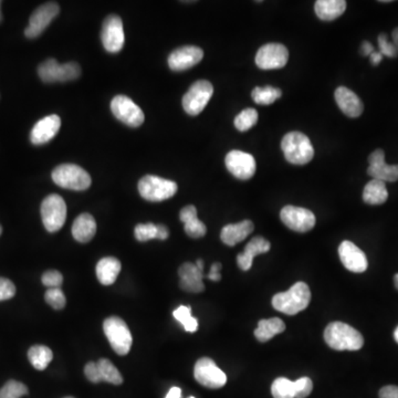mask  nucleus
<instances>
[{
  "label": "nucleus",
  "mask_w": 398,
  "mask_h": 398,
  "mask_svg": "<svg viewBox=\"0 0 398 398\" xmlns=\"http://www.w3.org/2000/svg\"><path fill=\"white\" fill-rule=\"evenodd\" d=\"M324 340L336 351H358L364 345L361 333L343 322L329 323L324 329Z\"/></svg>",
  "instance_id": "obj_1"
},
{
  "label": "nucleus",
  "mask_w": 398,
  "mask_h": 398,
  "mask_svg": "<svg viewBox=\"0 0 398 398\" xmlns=\"http://www.w3.org/2000/svg\"><path fill=\"white\" fill-rule=\"evenodd\" d=\"M97 232V223L90 214H82L75 219L72 226V235L81 244H86L92 240Z\"/></svg>",
  "instance_id": "obj_26"
},
{
  "label": "nucleus",
  "mask_w": 398,
  "mask_h": 398,
  "mask_svg": "<svg viewBox=\"0 0 398 398\" xmlns=\"http://www.w3.org/2000/svg\"><path fill=\"white\" fill-rule=\"evenodd\" d=\"M388 192L386 184L378 179H372L364 188L363 201L369 205H382L387 201Z\"/></svg>",
  "instance_id": "obj_30"
},
{
  "label": "nucleus",
  "mask_w": 398,
  "mask_h": 398,
  "mask_svg": "<svg viewBox=\"0 0 398 398\" xmlns=\"http://www.w3.org/2000/svg\"><path fill=\"white\" fill-rule=\"evenodd\" d=\"M289 60V51L281 43H266L256 55V64L262 70L281 69Z\"/></svg>",
  "instance_id": "obj_13"
},
{
  "label": "nucleus",
  "mask_w": 398,
  "mask_h": 398,
  "mask_svg": "<svg viewBox=\"0 0 398 398\" xmlns=\"http://www.w3.org/2000/svg\"><path fill=\"white\" fill-rule=\"evenodd\" d=\"M28 358L36 370L43 371L51 363L53 353L49 347L45 345H35L29 349Z\"/></svg>",
  "instance_id": "obj_31"
},
{
  "label": "nucleus",
  "mask_w": 398,
  "mask_h": 398,
  "mask_svg": "<svg viewBox=\"0 0 398 398\" xmlns=\"http://www.w3.org/2000/svg\"><path fill=\"white\" fill-rule=\"evenodd\" d=\"M52 179L58 186L71 190H86L91 186V176L75 164H61L53 169Z\"/></svg>",
  "instance_id": "obj_4"
},
{
  "label": "nucleus",
  "mask_w": 398,
  "mask_h": 398,
  "mask_svg": "<svg viewBox=\"0 0 398 398\" xmlns=\"http://www.w3.org/2000/svg\"><path fill=\"white\" fill-rule=\"evenodd\" d=\"M226 167L236 178L241 181H248L255 175L257 164L249 153L242 151H232L226 156Z\"/></svg>",
  "instance_id": "obj_16"
},
{
  "label": "nucleus",
  "mask_w": 398,
  "mask_h": 398,
  "mask_svg": "<svg viewBox=\"0 0 398 398\" xmlns=\"http://www.w3.org/2000/svg\"><path fill=\"white\" fill-rule=\"evenodd\" d=\"M158 225L152 224H140L135 227V238L140 242L158 239Z\"/></svg>",
  "instance_id": "obj_38"
},
{
  "label": "nucleus",
  "mask_w": 398,
  "mask_h": 398,
  "mask_svg": "<svg viewBox=\"0 0 398 398\" xmlns=\"http://www.w3.org/2000/svg\"><path fill=\"white\" fill-rule=\"evenodd\" d=\"M121 266L120 261L113 257H106L101 259L95 268V273L98 277L99 281L104 286H111L114 284L120 273Z\"/></svg>",
  "instance_id": "obj_28"
},
{
  "label": "nucleus",
  "mask_w": 398,
  "mask_h": 398,
  "mask_svg": "<svg viewBox=\"0 0 398 398\" xmlns=\"http://www.w3.org/2000/svg\"><path fill=\"white\" fill-rule=\"evenodd\" d=\"M43 226L49 232H57L62 228L66 219V205L61 196L52 194L41 203Z\"/></svg>",
  "instance_id": "obj_8"
},
{
  "label": "nucleus",
  "mask_w": 398,
  "mask_h": 398,
  "mask_svg": "<svg viewBox=\"0 0 398 398\" xmlns=\"http://www.w3.org/2000/svg\"><path fill=\"white\" fill-rule=\"evenodd\" d=\"M84 374H86V378H88L91 383L98 384V383L102 382L98 364L95 363V362H90V363L86 364V367H84Z\"/></svg>",
  "instance_id": "obj_44"
},
{
  "label": "nucleus",
  "mask_w": 398,
  "mask_h": 398,
  "mask_svg": "<svg viewBox=\"0 0 398 398\" xmlns=\"http://www.w3.org/2000/svg\"><path fill=\"white\" fill-rule=\"evenodd\" d=\"M258 112L255 109H245L236 116L235 126L236 129L240 132H246L248 129H251L258 122Z\"/></svg>",
  "instance_id": "obj_35"
},
{
  "label": "nucleus",
  "mask_w": 398,
  "mask_h": 398,
  "mask_svg": "<svg viewBox=\"0 0 398 398\" xmlns=\"http://www.w3.org/2000/svg\"><path fill=\"white\" fill-rule=\"evenodd\" d=\"M0 8H1V1H0ZM3 21V14H1V9H0V21Z\"/></svg>",
  "instance_id": "obj_56"
},
{
  "label": "nucleus",
  "mask_w": 398,
  "mask_h": 398,
  "mask_svg": "<svg viewBox=\"0 0 398 398\" xmlns=\"http://www.w3.org/2000/svg\"><path fill=\"white\" fill-rule=\"evenodd\" d=\"M158 239L160 240H165L169 236V229L164 225H158Z\"/></svg>",
  "instance_id": "obj_47"
},
{
  "label": "nucleus",
  "mask_w": 398,
  "mask_h": 398,
  "mask_svg": "<svg viewBox=\"0 0 398 398\" xmlns=\"http://www.w3.org/2000/svg\"><path fill=\"white\" fill-rule=\"evenodd\" d=\"M45 299H46L47 303L49 304L50 307L53 308V309L61 310L66 307V295L60 288L47 290Z\"/></svg>",
  "instance_id": "obj_39"
},
{
  "label": "nucleus",
  "mask_w": 398,
  "mask_h": 398,
  "mask_svg": "<svg viewBox=\"0 0 398 398\" xmlns=\"http://www.w3.org/2000/svg\"><path fill=\"white\" fill-rule=\"evenodd\" d=\"M255 229L252 221H244L238 224L227 225L221 230V238L227 246L234 247L244 241Z\"/></svg>",
  "instance_id": "obj_24"
},
{
  "label": "nucleus",
  "mask_w": 398,
  "mask_h": 398,
  "mask_svg": "<svg viewBox=\"0 0 398 398\" xmlns=\"http://www.w3.org/2000/svg\"><path fill=\"white\" fill-rule=\"evenodd\" d=\"M221 269V264L219 262H215L212 264V268H210V273H219Z\"/></svg>",
  "instance_id": "obj_50"
},
{
  "label": "nucleus",
  "mask_w": 398,
  "mask_h": 398,
  "mask_svg": "<svg viewBox=\"0 0 398 398\" xmlns=\"http://www.w3.org/2000/svg\"><path fill=\"white\" fill-rule=\"evenodd\" d=\"M59 12H60V7L57 3H47L38 7L29 19V25L25 30V36L29 39L39 37L46 30L47 27L49 26L51 21L57 17Z\"/></svg>",
  "instance_id": "obj_14"
},
{
  "label": "nucleus",
  "mask_w": 398,
  "mask_h": 398,
  "mask_svg": "<svg viewBox=\"0 0 398 398\" xmlns=\"http://www.w3.org/2000/svg\"><path fill=\"white\" fill-rule=\"evenodd\" d=\"M281 149L284 158L289 163L295 165H306L312 161L314 156L311 140L307 135L301 132H290L282 138Z\"/></svg>",
  "instance_id": "obj_3"
},
{
  "label": "nucleus",
  "mask_w": 398,
  "mask_h": 398,
  "mask_svg": "<svg viewBox=\"0 0 398 398\" xmlns=\"http://www.w3.org/2000/svg\"><path fill=\"white\" fill-rule=\"evenodd\" d=\"M178 275H179V286L184 291L190 293H203L205 290L203 286V271L198 269L196 264H190V262H185L179 266L178 270Z\"/></svg>",
  "instance_id": "obj_21"
},
{
  "label": "nucleus",
  "mask_w": 398,
  "mask_h": 398,
  "mask_svg": "<svg viewBox=\"0 0 398 398\" xmlns=\"http://www.w3.org/2000/svg\"><path fill=\"white\" fill-rule=\"evenodd\" d=\"M177 189L175 182L154 175H147L138 182L140 195L149 201H166L177 192Z\"/></svg>",
  "instance_id": "obj_6"
},
{
  "label": "nucleus",
  "mask_w": 398,
  "mask_h": 398,
  "mask_svg": "<svg viewBox=\"0 0 398 398\" xmlns=\"http://www.w3.org/2000/svg\"><path fill=\"white\" fill-rule=\"evenodd\" d=\"M16 295V286L9 279L0 278V301L9 300Z\"/></svg>",
  "instance_id": "obj_43"
},
{
  "label": "nucleus",
  "mask_w": 398,
  "mask_h": 398,
  "mask_svg": "<svg viewBox=\"0 0 398 398\" xmlns=\"http://www.w3.org/2000/svg\"><path fill=\"white\" fill-rule=\"evenodd\" d=\"M63 282V277L57 270H49L43 273L42 284L43 286H48L49 289L53 288H60Z\"/></svg>",
  "instance_id": "obj_42"
},
{
  "label": "nucleus",
  "mask_w": 398,
  "mask_h": 398,
  "mask_svg": "<svg viewBox=\"0 0 398 398\" xmlns=\"http://www.w3.org/2000/svg\"><path fill=\"white\" fill-rule=\"evenodd\" d=\"M38 75L45 84L68 82L80 77L81 68L77 63L66 62L59 64L53 58L41 63L38 68Z\"/></svg>",
  "instance_id": "obj_5"
},
{
  "label": "nucleus",
  "mask_w": 398,
  "mask_h": 398,
  "mask_svg": "<svg viewBox=\"0 0 398 398\" xmlns=\"http://www.w3.org/2000/svg\"><path fill=\"white\" fill-rule=\"evenodd\" d=\"M380 398H398V386L388 385L380 390Z\"/></svg>",
  "instance_id": "obj_45"
},
{
  "label": "nucleus",
  "mask_w": 398,
  "mask_h": 398,
  "mask_svg": "<svg viewBox=\"0 0 398 398\" xmlns=\"http://www.w3.org/2000/svg\"><path fill=\"white\" fill-rule=\"evenodd\" d=\"M394 338H395V341L398 343V327L395 329V332H394Z\"/></svg>",
  "instance_id": "obj_55"
},
{
  "label": "nucleus",
  "mask_w": 398,
  "mask_h": 398,
  "mask_svg": "<svg viewBox=\"0 0 398 398\" xmlns=\"http://www.w3.org/2000/svg\"><path fill=\"white\" fill-rule=\"evenodd\" d=\"M375 51L374 50V47H373L372 43L369 42V41H363L361 46V53L363 55H371L373 52Z\"/></svg>",
  "instance_id": "obj_46"
},
{
  "label": "nucleus",
  "mask_w": 398,
  "mask_h": 398,
  "mask_svg": "<svg viewBox=\"0 0 398 398\" xmlns=\"http://www.w3.org/2000/svg\"><path fill=\"white\" fill-rule=\"evenodd\" d=\"M182 390L179 387H172L165 398H181Z\"/></svg>",
  "instance_id": "obj_49"
},
{
  "label": "nucleus",
  "mask_w": 398,
  "mask_h": 398,
  "mask_svg": "<svg viewBox=\"0 0 398 398\" xmlns=\"http://www.w3.org/2000/svg\"><path fill=\"white\" fill-rule=\"evenodd\" d=\"M282 223L297 232H307L315 226V216L311 210L302 207L286 206L280 212Z\"/></svg>",
  "instance_id": "obj_15"
},
{
  "label": "nucleus",
  "mask_w": 398,
  "mask_h": 398,
  "mask_svg": "<svg viewBox=\"0 0 398 398\" xmlns=\"http://www.w3.org/2000/svg\"><path fill=\"white\" fill-rule=\"evenodd\" d=\"M60 127L61 119L58 115L52 114L41 119L32 127L30 140L34 145L48 143L58 134Z\"/></svg>",
  "instance_id": "obj_20"
},
{
  "label": "nucleus",
  "mask_w": 398,
  "mask_h": 398,
  "mask_svg": "<svg viewBox=\"0 0 398 398\" xmlns=\"http://www.w3.org/2000/svg\"><path fill=\"white\" fill-rule=\"evenodd\" d=\"M393 43L398 48V28L394 29L392 34Z\"/></svg>",
  "instance_id": "obj_52"
},
{
  "label": "nucleus",
  "mask_w": 398,
  "mask_h": 398,
  "mask_svg": "<svg viewBox=\"0 0 398 398\" xmlns=\"http://www.w3.org/2000/svg\"><path fill=\"white\" fill-rule=\"evenodd\" d=\"M284 329H286V324L281 319L261 320L259 321L258 327L255 331V336L259 342H266L277 334L284 332Z\"/></svg>",
  "instance_id": "obj_29"
},
{
  "label": "nucleus",
  "mask_w": 398,
  "mask_h": 398,
  "mask_svg": "<svg viewBox=\"0 0 398 398\" xmlns=\"http://www.w3.org/2000/svg\"><path fill=\"white\" fill-rule=\"evenodd\" d=\"M394 284H395L396 289L398 290V273L394 277Z\"/></svg>",
  "instance_id": "obj_54"
},
{
  "label": "nucleus",
  "mask_w": 398,
  "mask_h": 398,
  "mask_svg": "<svg viewBox=\"0 0 398 398\" xmlns=\"http://www.w3.org/2000/svg\"><path fill=\"white\" fill-rule=\"evenodd\" d=\"M336 104L349 118H358L363 113L364 105L361 99L345 86H340L334 93Z\"/></svg>",
  "instance_id": "obj_22"
},
{
  "label": "nucleus",
  "mask_w": 398,
  "mask_h": 398,
  "mask_svg": "<svg viewBox=\"0 0 398 398\" xmlns=\"http://www.w3.org/2000/svg\"><path fill=\"white\" fill-rule=\"evenodd\" d=\"M103 331L115 353L119 356H126L129 352L133 343L132 333L122 319L118 316L106 319Z\"/></svg>",
  "instance_id": "obj_7"
},
{
  "label": "nucleus",
  "mask_w": 398,
  "mask_h": 398,
  "mask_svg": "<svg viewBox=\"0 0 398 398\" xmlns=\"http://www.w3.org/2000/svg\"><path fill=\"white\" fill-rule=\"evenodd\" d=\"M64 398H75V397H72V396H68V397H64Z\"/></svg>",
  "instance_id": "obj_58"
},
{
  "label": "nucleus",
  "mask_w": 398,
  "mask_h": 398,
  "mask_svg": "<svg viewBox=\"0 0 398 398\" xmlns=\"http://www.w3.org/2000/svg\"><path fill=\"white\" fill-rule=\"evenodd\" d=\"M214 95V86L210 81L199 80L189 88L183 98V108L189 115L203 112Z\"/></svg>",
  "instance_id": "obj_9"
},
{
  "label": "nucleus",
  "mask_w": 398,
  "mask_h": 398,
  "mask_svg": "<svg viewBox=\"0 0 398 398\" xmlns=\"http://www.w3.org/2000/svg\"><path fill=\"white\" fill-rule=\"evenodd\" d=\"M311 301V291L304 282H297L286 293H278L273 298V307L288 315L298 314L307 309Z\"/></svg>",
  "instance_id": "obj_2"
},
{
  "label": "nucleus",
  "mask_w": 398,
  "mask_h": 398,
  "mask_svg": "<svg viewBox=\"0 0 398 398\" xmlns=\"http://www.w3.org/2000/svg\"><path fill=\"white\" fill-rule=\"evenodd\" d=\"M281 95H282V91L280 89L270 86H264V88L257 86L251 92L252 100L260 105L273 104L275 101L281 98Z\"/></svg>",
  "instance_id": "obj_32"
},
{
  "label": "nucleus",
  "mask_w": 398,
  "mask_h": 398,
  "mask_svg": "<svg viewBox=\"0 0 398 398\" xmlns=\"http://www.w3.org/2000/svg\"><path fill=\"white\" fill-rule=\"evenodd\" d=\"M179 218L185 225L184 229L189 237L201 238L206 235V226L198 219L197 210L195 206L189 205V206L184 207L179 212Z\"/></svg>",
  "instance_id": "obj_25"
},
{
  "label": "nucleus",
  "mask_w": 398,
  "mask_h": 398,
  "mask_svg": "<svg viewBox=\"0 0 398 398\" xmlns=\"http://www.w3.org/2000/svg\"><path fill=\"white\" fill-rule=\"evenodd\" d=\"M207 278L212 281H219L221 279V273H208Z\"/></svg>",
  "instance_id": "obj_51"
},
{
  "label": "nucleus",
  "mask_w": 398,
  "mask_h": 398,
  "mask_svg": "<svg viewBox=\"0 0 398 398\" xmlns=\"http://www.w3.org/2000/svg\"><path fill=\"white\" fill-rule=\"evenodd\" d=\"M195 264L198 269L201 270V271H203V261L201 260V259H198L197 262H196Z\"/></svg>",
  "instance_id": "obj_53"
},
{
  "label": "nucleus",
  "mask_w": 398,
  "mask_h": 398,
  "mask_svg": "<svg viewBox=\"0 0 398 398\" xmlns=\"http://www.w3.org/2000/svg\"><path fill=\"white\" fill-rule=\"evenodd\" d=\"M378 47L383 57L385 55V57L395 58L398 55L397 47L388 40L386 34H381L378 36Z\"/></svg>",
  "instance_id": "obj_41"
},
{
  "label": "nucleus",
  "mask_w": 398,
  "mask_h": 398,
  "mask_svg": "<svg viewBox=\"0 0 398 398\" xmlns=\"http://www.w3.org/2000/svg\"><path fill=\"white\" fill-rule=\"evenodd\" d=\"M101 40L104 49L111 53H116L123 49L125 42L123 23L116 14H110L105 18L101 32Z\"/></svg>",
  "instance_id": "obj_12"
},
{
  "label": "nucleus",
  "mask_w": 398,
  "mask_h": 398,
  "mask_svg": "<svg viewBox=\"0 0 398 398\" xmlns=\"http://www.w3.org/2000/svg\"><path fill=\"white\" fill-rule=\"evenodd\" d=\"M173 315H174V318L176 319L178 322H181L182 325H183L184 329H186L187 332L194 333L197 331V319L192 318V309H190V307L181 306V307L175 310Z\"/></svg>",
  "instance_id": "obj_34"
},
{
  "label": "nucleus",
  "mask_w": 398,
  "mask_h": 398,
  "mask_svg": "<svg viewBox=\"0 0 398 398\" xmlns=\"http://www.w3.org/2000/svg\"><path fill=\"white\" fill-rule=\"evenodd\" d=\"M111 111L115 118L129 127H138L144 123L145 116L140 106L126 95H116L111 102Z\"/></svg>",
  "instance_id": "obj_10"
},
{
  "label": "nucleus",
  "mask_w": 398,
  "mask_h": 398,
  "mask_svg": "<svg viewBox=\"0 0 398 398\" xmlns=\"http://www.w3.org/2000/svg\"><path fill=\"white\" fill-rule=\"evenodd\" d=\"M100 371L101 380L110 384L121 385L123 383V376L121 375L118 369L108 358H101L97 362Z\"/></svg>",
  "instance_id": "obj_33"
},
{
  "label": "nucleus",
  "mask_w": 398,
  "mask_h": 398,
  "mask_svg": "<svg viewBox=\"0 0 398 398\" xmlns=\"http://www.w3.org/2000/svg\"><path fill=\"white\" fill-rule=\"evenodd\" d=\"M295 398H306L312 393L313 383L309 377H301L293 382Z\"/></svg>",
  "instance_id": "obj_40"
},
{
  "label": "nucleus",
  "mask_w": 398,
  "mask_h": 398,
  "mask_svg": "<svg viewBox=\"0 0 398 398\" xmlns=\"http://www.w3.org/2000/svg\"><path fill=\"white\" fill-rule=\"evenodd\" d=\"M189 398H195V397H192H192H189Z\"/></svg>",
  "instance_id": "obj_59"
},
{
  "label": "nucleus",
  "mask_w": 398,
  "mask_h": 398,
  "mask_svg": "<svg viewBox=\"0 0 398 398\" xmlns=\"http://www.w3.org/2000/svg\"><path fill=\"white\" fill-rule=\"evenodd\" d=\"M28 394V387L21 382H7L0 390V398H21Z\"/></svg>",
  "instance_id": "obj_37"
},
{
  "label": "nucleus",
  "mask_w": 398,
  "mask_h": 398,
  "mask_svg": "<svg viewBox=\"0 0 398 398\" xmlns=\"http://www.w3.org/2000/svg\"><path fill=\"white\" fill-rule=\"evenodd\" d=\"M273 398H295L293 382L286 377L275 380L271 386Z\"/></svg>",
  "instance_id": "obj_36"
},
{
  "label": "nucleus",
  "mask_w": 398,
  "mask_h": 398,
  "mask_svg": "<svg viewBox=\"0 0 398 398\" xmlns=\"http://www.w3.org/2000/svg\"><path fill=\"white\" fill-rule=\"evenodd\" d=\"M338 256L343 266L351 273H362L366 271L369 266L366 256L351 241L345 240L340 245Z\"/></svg>",
  "instance_id": "obj_19"
},
{
  "label": "nucleus",
  "mask_w": 398,
  "mask_h": 398,
  "mask_svg": "<svg viewBox=\"0 0 398 398\" xmlns=\"http://www.w3.org/2000/svg\"><path fill=\"white\" fill-rule=\"evenodd\" d=\"M271 248L269 241L262 237L252 238L251 240L248 242L244 252H241L237 256L238 266L242 271H248L252 266L253 258L256 256L266 253Z\"/></svg>",
  "instance_id": "obj_23"
},
{
  "label": "nucleus",
  "mask_w": 398,
  "mask_h": 398,
  "mask_svg": "<svg viewBox=\"0 0 398 398\" xmlns=\"http://www.w3.org/2000/svg\"><path fill=\"white\" fill-rule=\"evenodd\" d=\"M194 376L199 384L212 390L221 388L227 383L226 374L216 365L212 358H199L194 369Z\"/></svg>",
  "instance_id": "obj_11"
},
{
  "label": "nucleus",
  "mask_w": 398,
  "mask_h": 398,
  "mask_svg": "<svg viewBox=\"0 0 398 398\" xmlns=\"http://www.w3.org/2000/svg\"><path fill=\"white\" fill-rule=\"evenodd\" d=\"M1 230L3 229H1V226H0V235H1Z\"/></svg>",
  "instance_id": "obj_57"
},
{
  "label": "nucleus",
  "mask_w": 398,
  "mask_h": 398,
  "mask_svg": "<svg viewBox=\"0 0 398 398\" xmlns=\"http://www.w3.org/2000/svg\"><path fill=\"white\" fill-rule=\"evenodd\" d=\"M370 59L371 63H372L373 66H377V64H380V63L382 62V60H383V55H382V53L380 51H374L372 55H370Z\"/></svg>",
  "instance_id": "obj_48"
},
{
  "label": "nucleus",
  "mask_w": 398,
  "mask_h": 398,
  "mask_svg": "<svg viewBox=\"0 0 398 398\" xmlns=\"http://www.w3.org/2000/svg\"><path fill=\"white\" fill-rule=\"evenodd\" d=\"M203 51L195 46H185L169 55V66L173 71H185L203 60Z\"/></svg>",
  "instance_id": "obj_17"
},
{
  "label": "nucleus",
  "mask_w": 398,
  "mask_h": 398,
  "mask_svg": "<svg viewBox=\"0 0 398 398\" xmlns=\"http://www.w3.org/2000/svg\"><path fill=\"white\" fill-rule=\"evenodd\" d=\"M369 163L370 166L367 169V174L373 179H378L384 183L398 181V165H388L385 163V153L383 149L374 151L369 158Z\"/></svg>",
  "instance_id": "obj_18"
},
{
  "label": "nucleus",
  "mask_w": 398,
  "mask_h": 398,
  "mask_svg": "<svg viewBox=\"0 0 398 398\" xmlns=\"http://www.w3.org/2000/svg\"><path fill=\"white\" fill-rule=\"evenodd\" d=\"M347 9L344 0H318L314 5L315 14L321 21H332L343 14Z\"/></svg>",
  "instance_id": "obj_27"
}]
</instances>
